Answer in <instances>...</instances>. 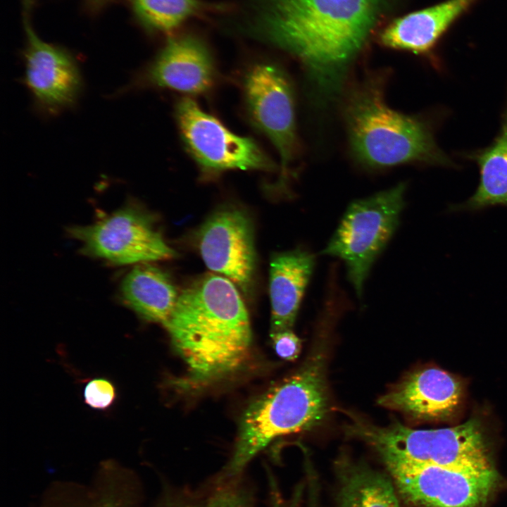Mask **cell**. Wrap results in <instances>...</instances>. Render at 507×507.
<instances>
[{"instance_id":"17","label":"cell","mask_w":507,"mask_h":507,"mask_svg":"<svg viewBox=\"0 0 507 507\" xmlns=\"http://www.w3.org/2000/svg\"><path fill=\"white\" fill-rule=\"evenodd\" d=\"M121 293L127 304L142 318L163 325L171 315L180 294L167 273L145 263L135 266L125 277Z\"/></svg>"},{"instance_id":"5","label":"cell","mask_w":507,"mask_h":507,"mask_svg":"<svg viewBox=\"0 0 507 507\" xmlns=\"http://www.w3.org/2000/svg\"><path fill=\"white\" fill-rule=\"evenodd\" d=\"M346 430L349 435L370 445L387 468L422 465L494 468L480 423L475 418L437 430H413L399 422L380 427L354 418Z\"/></svg>"},{"instance_id":"16","label":"cell","mask_w":507,"mask_h":507,"mask_svg":"<svg viewBox=\"0 0 507 507\" xmlns=\"http://www.w3.org/2000/svg\"><path fill=\"white\" fill-rule=\"evenodd\" d=\"M315 265V255L303 248L277 253L272 258L270 336L292 330Z\"/></svg>"},{"instance_id":"1","label":"cell","mask_w":507,"mask_h":507,"mask_svg":"<svg viewBox=\"0 0 507 507\" xmlns=\"http://www.w3.org/2000/svg\"><path fill=\"white\" fill-rule=\"evenodd\" d=\"M387 0H264L259 28L297 56L323 99L339 93Z\"/></svg>"},{"instance_id":"14","label":"cell","mask_w":507,"mask_h":507,"mask_svg":"<svg viewBox=\"0 0 507 507\" xmlns=\"http://www.w3.org/2000/svg\"><path fill=\"white\" fill-rule=\"evenodd\" d=\"M211 56L202 42L190 37L171 39L144 75L148 83L187 94H201L213 85Z\"/></svg>"},{"instance_id":"6","label":"cell","mask_w":507,"mask_h":507,"mask_svg":"<svg viewBox=\"0 0 507 507\" xmlns=\"http://www.w3.org/2000/svg\"><path fill=\"white\" fill-rule=\"evenodd\" d=\"M406 189V183L400 182L352 201L322 251L344 263L358 299L372 266L399 226Z\"/></svg>"},{"instance_id":"21","label":"cell","mask_w":507,"mask_h":507,"mask_svg":"<svg viewBox=\"0 0 507 507\" xmlns=\"http://www.w3.org/2000/svg\"><path fill=\"white\" fill-rule=\"evenodd\" d=\"M133 6L146 27L162 32L177 27L201 6L198 0H134Z\"/></svg>"},{"instance_id":"18","label":"cell","mask_w":507,"mask_h":507,"mask_svg":"<svg viewBox=\"0 0 507 507\" xmlns=\"http://www.w3.org/2000/svg\"><path fill=\"white\" fill-rule=\"evenodd\" d=\"M467 158L478 165L479 184L467 201L450 205L448 211H478L494 206H507V105L499 132L493 142L467 155Z\"/></svg>"},{"instance_id":"13","label":"cell","mask_w":507,"mask_h":507,"mask_svg":"<svg viewBox=\"0 0 507 507\" xmlns=\"http://www.w3.org/2000/svg\"><path fill=\"white\" fill-rule=\"evenodd\" d=\"M461 382L446 371L427 368L408 374L377 403L388 409L419 420H439L450 416L458 406Z\"/></svg>"},{"instance_id":"7","label":"cell","mask_w":507,"mask_h":507,"mask_svg":"<svg viewBox=\"0 0 507 507\" xmlns=\"http://www.w3.org/2000/svg\"><path fill=\"white\" fill-rule=\"evenodd\" d=\"M397 493L413 507H484L497 489L494 468L468 469L432 465L387 468Z\"/></svg>"},{"instance_id":"20","label":"cell","mask_w":507,"mask_h":507,"mask_svg":"<svg viewBox=\"0 0 507 507\" xmlns=\"http://www.w3.org/2000/svg\"><path fill=\"white\" fill-rule=\"evenodd\" d=\"M255 501L254 491L242 475L220 472L197 488L177 492L162 507H256Z\"/></svg>"},{"instance_id":"8","label":"cell","mask_w":507,"mask_h":507,"mask_svg":"<svg viewBox=\"0 0 507 507\" xmlns=\"http://www.w3.org/2000/svg\"><path fill=\"white\" fill-rule=\"evenodd\" d=\"M175 116L187 149L204 172L275 169L253 139L234 134L192 99H181Z\"/></svg>"},{"instance_id":"22","label":"cell","mask_w":507,"mask_h":507,"mask_svg":"<svg viewBox=\"0 0 507 507\" xmlns=\"http://www.w3.org/2000/svg\"><path fill=\"white\" fill-rule=\"evenodd\" d=\"M83 396L87 405L96 410L105 411L115 403L117 391L113 383L109 380L98 377L86 384Z\"/></svg>"},{"instance_id":"12","label":"cell","mask_w":507,"mask_h":507,"mask_svg":"<svg viewBox=\"0 0 507 507\" xmlns=\"http://www.w3.org/2000/svg\"><path fill=\"white\" fill-rule=\"evenodd\" d=\"M32 0H24L27 36L25 82L39 107L55 113L72 105L81 89L78 67L70 54L47 44L35 33L30 21Z\"/></svg>"},{"instance_id":"2","label":"cell","mask_w":507,"mask_h":507,"mask_svg":"<svg viewBox=\"0 0 507 507\" xmlns=\"http://www.w3.org/2000/svg\"><path fill=\"white\" fill-rule=\"evenodd\" d=\"M163 326L195 381L234 371L251 344L246 306L234 284L221 275L208 274L182 290Z\"/></svg>"},{"instance_id":"19","label":"cell","mask_w":507,"mask_h":507,"mask_svg":"<svg viewBox=\"0 0 507 507\" xmlns=\"http://www.w3.org/2000/svg\"><path fill=\"white\" fill-rule=\"evenodd\" d=\"M337 470V507H400L396 487L385 475L344 456Z\"/></svg>"},{"instance_id":"4","label":"cell","mask_w":507,"mask_h":507,"mask_svg":"<svg viewBox=\"0 0 507 507\" xmlns=\"http://www.w3.org/2000/svg\"><path fill=\"white\" fill-rule=\"evenodd\" d=\"M321 344L291 376L270 388L246 408L231 458L222 472L242 475L275 439L311 430L328 411L326 354Z\"/></svg>"},{"instance_id":"15","label":"cell","mask_w":507,"mask_h":507,"mask_svg":"<svg viewBox=\"0 0 507 507\" xmlns=\"http://www.w3.org/2000/svg\"><path fill=\"white\" fill-rule=\"evenodd\" d=\"M479 0H445L412 12L390 23L381 33L390 48L425 54L432 51L450 27Z\"/></svg>"},{"instance_id":"11","label":"cell","mask_w":507,"mask_h":507,"mask_svg":"<svg viewBox=\"0 0 507 507\" xmlns=\"http://www.w3.org/2000/svg\"><path fill=\"white\" fill-rule=\"evenodd\" d=\"M198 242L206 266L246 292L256 261L253 230L247 215L233 208L218 211L201 226Z\"/></svg>"},{"instance_id":"9","label":"cell","mask_w":507,"mask_h":507,"mask_svg":"<svg viewBox=\"0 0 507 507\" xmlns=\"http://www.w3.org/2000/svg\"><path fill=\"white\" fill-rule=\"evenodd\" d=\"M244 98L255 125L271 141L280 159L281 183L299 154L292 87L286 73L275 64L251 68L244 80Z\"/></svg>"},{"instance_id":"24","label":"cell","mask_w":507,"mask_h":507,"mask_svg":"<svg viewBox=\"0 0 507 507\" xmlns=\"http://www.w3.org/2000/svg\"><path fill=\"white\" fill-rule=\"evenodd\" d=\"M299 492L297 491L294 496L286 501H280L277 496L272 499L269 507H299Z\"/></svg>"},{"instance_id":"25","label":"cell","mask_w":507,"mask_h":507,"mask_svg":"<svg viewBox=\"0 0 507 507\" xmlns=\"http://www.w3.org/2000/svg\"><path fill=\"white\" fill-rule=\"evenodd\" d=\"M98 507H120L119 505L115 504L113 501L106 500L102 501Z\"/></svg>"},{"instance_id":"10","label":"cell","mask_w":507,"mask_h":507,"mask_svg":"<svg viewBox=\"0 0 507 507\" xmlns=\"http://www.w3.org/2000/svg\"><path fill=\"white\" fill-rule=\"evenodd\" d=\"M69 232L82 242L84 252L114 264L147 263L176 254L148 215L132 205L90 225L73 227Z\"/></svg>"},{"instance_id":"23","label":"cell","mask_w":507,"mask_h":507,"mask_svg":"<svg viewBox=\"0 0 507 507\" xmlns=\"http://www.w3.org/2000/svg\"><path fill=\"white\" fill-rule=\"evenodd\" d=\"M277 355L285 361L295 360L301 350V340L292 330L279 332L270 336Z\"/></svg>"},{"instance_id":"3","label":"cell","mask_w":507,"mask_h":507,"mask_svg":"<svg viewBox=\"0 0 507 507\" xmlns=\"http://www.w3.org/2000/svg\"><path fill=\"white\" fill-rule=\"evenodd\" d=\"M383 73H370L348 94L344 115L350 149L362 165L382 168L407 163L452 166L429 122L386 102Z\"/></svg>"}]
</instances>
